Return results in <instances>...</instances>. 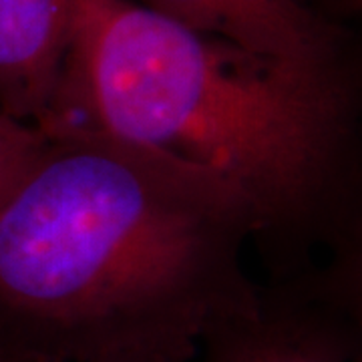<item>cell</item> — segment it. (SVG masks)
<instances>
[{
  "label": "cell",
  "mask_w": 362,
  "mask_h": 362,
  "mask_svg": "<svg viewBox=\"0 0 362 362\" xmlns=\"http://www.w3.org/2000/svg\"><path fill=\"white\" fill-rule=\"evenodd\" d=\"M192 356L173 354V352H129V354H117L103 361L95 362H189Z\"/></svg>",
  "instance_id": "ba28073f"
},
{
  "label": "cell",
  "mask_w": 362,
  "mask_h": 362,
  "mask_svg": "<svg viewBox=\"0 0 362 362\" xmlns=\"http://www.w3.org/2000/svg\"><path fill=\"white\" fill-rule=\"evenodd\" d=\"M320 244L326 247L324 266L304 276L314 292L362 338V151Z\"/></svg>",
  "instance_id": "8992f818"
},
{
  "label": "cell",
  "mask_w": 362,
  "mask_h": 362,
  "mask_svg": "<svg viewBox=\"0 0 362 362\" xmlns=\"http://www.w3.org/2000/svg\"><path fill=\"white\" fill-rule=\"evenodd\" d=\"M0 362H18V361H14L13 356H8L6 352H2V350H0Z\"/></svg>",
  "instance_id": "30bf717a"
},
{
  "label": "cell",
  "mask_w": 362,
  "mask_h": 362,
  "mask_svg": "<svg viewBox=\"0 0 362 362\" xmlns=\"http://www.w3.org/2000/svg\"><path fill=\"white\" fill-rule=\"evenodd\" d=\"M0 204V350L18 362L194 356L250 308L256 216L232 181L101 131L42 129Z\"/></svg>",
  "instance_id": "6da1fadb"
},
{
  "label": "cell",
  "mask_w": 362,
  "mask_h": 362,
  "mask_svg": "<svg viewBox=\"0 0 362 362\" xmlns=\"http://www.w3.org/2000/svg\"><path fill=\"white\" fill-rule=\"evenodd\" d=\"M83 0H0V111L40 125L54 101Z\"/></svg>",
  "instance_id": "5b68a950"
},
{
  "label": "cell",
  "mask_w": 362,
  "mask_h": 362,
  "mask_svg": "<svg viewBox=\"0 0 362 362\" xmlns=\"http://www.w3.org/2000/svg\"><path fill=\"white\" fill-rule=\"evenodd\" d=\"M244 51L294 65L356 57L349 33L304 0H131Z\"/></svg>",
  "instance_id": "277c9868"
},
{
  "label": "cell",
  "mask_w": 362,
  "mask_h": 362,
  "mask_svg": "<svg viewBox=\"0 0 362 362\" xmlns=\"http://www.w3.org/2000/svg\"><path fill=\"white\" fill-rule=\"evenodd\" d=\"M189 362H362V338L304 274L259 286L256 302L207 332Z\"/></svg>",
  "instance_id": "3957f363"
},
{
  "label": "cell",
  "mask_w": 362,
  "mask_h": 362,
  "mask_svg": "<svg viewBox=\"0 0 362 362\" xmlns=\"http://www.w3.org/2000/svg\"><path fill=\"white\" fill-rule=\"evenodd\" d=\"M324 8L320 13L338 23V16L346 18H362V0H322Z\"/></svg>",
  "instance_id": "9c48e42d"
},
{
  "label": "cell",
  "mask_w": 362,
  "mask_h": 362,
  "mask_svg": "<svg viewBox=\"0 0 362 362\" xmlns=\"http://www.w3.org/2000/svg\"><path fill=\"white\" fill-rule=\"evenodd\" d=\"M304 2H308V4H312V0H304ZM312 6H314V4H312Z\"/></svg>",
  "instance_id": "8fae6325"
},
{
  "label": "cell",
  "mask_w": 362,
  "mask_h": 362,
  "mask_svg": "<svg viewBox=\"0 0 362 362\" xmlns=\"http://www.w3.org/2000/svg\"><path fill=\"white\" fill-rule=\"evenodd\" d=\"M77 125L218 173L246 195L266 258L290 274L320 242L362 151V61L294 65L131 0H83L40 129Z\"/></svg>",
  "instance_id": "7a4b0ae2"
},
{
  "label": "cell",
  "mask_w": 362,
  "mask_h": 362,
  "mask_svg": "<svg viewBox=\"0 0 362 362\" xmlns=\"http://www.w3.org/2000/svg\"><path fill=\"white\" fill-rule=\"evenodd\" d=\"M45 141L47 133L39 125L0 111V204L39 157Z\"/></svg>",
  "instance_id": "52a82bcc"
}]
</instances>
